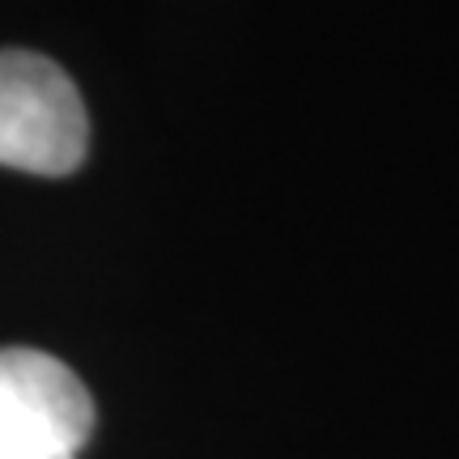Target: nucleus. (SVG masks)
<instances>
[{"label":"nucleus","mask_w":459,"mask_h":459,"mask_svg":"<svg viewBox=\"0 0 459 459\" xmlns=\"http://www.w3.org/2000/svg\"><path fill=\"white\" fill-rule=\"evenodd\" d=\"M90 119L65 68L34 51H0V166L73 175L85 162Z\"/></svg>","instance_id":"1"},{"label":"nucleus","mask_w":459,"mask_h":459,"mask_svg":"<svg viewBox=\"0 0 459 459\" xmlns=\"http://www.w3.org/2000/svg\"><path fill=\"white\" fill-rule=\"evenodd\" d=\"M94 429V400L60 358L0 349V459H77Z\"/></svg>","instance_id":"2"}]
</instances>
